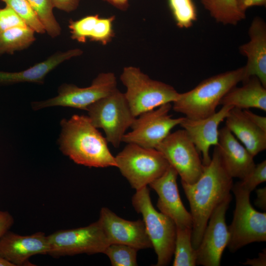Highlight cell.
Masks as SVG:
<instances>
[{"label":"cell","mask_w":266,"mask_h":266,"mask_svg":"<svg viewBox=\"0 0 266 266\" xmlns=\"http://www.w3.org/2000/svg\"><path fill=\"white\" fill-rule=\"evenodd\" d=\"M181 184L190 204L192 218V243L196 250L212 213L231 195L233 178L223 166L215 146L211 161L204 166L200 178L193 184L183 182Z\"/></svg>","instance_id":"1"},{"label":"cell","mask_w":266,"mask_h":266,"mask_svg":"<svg viewBox=\"0 0 266 266\" xmlns=\"http://www.w3.org/2000/svg\"><path fill=\"white\" fill-rule=\"evenodd\" d=\"M60 149L75 163L89 167H116L107 141L88 116L73 115L61 121Z\"/></svg>","instance_id":"2"},{"label":"cell","mask_w":266,"mask_h":266,"mask_svg":"<svg viewBox=\"0 0 266 266\" xmlns=\"http://www.w3.org/2000/svg\"><path fill=\"white\" fill-rule=\"evenodd\" d=\"M244 78V66L209 77L191 90L179 93L172 108L189 119L207 117L216 112L226 94Z\"/></svg>","instance_id":"3"},{"label":"cell","mask_w":266,"mask_h":266,"mask_svg":"<svg viewBox=\"0 0 266 266\" xmlns=\"http://www.w3.org/2000/svg\"><path fill=\"white\" fill-rule=\"evenodd\" d=\"M120 79L127 88L124 94L135 117L164 104L174 102L179 94L172 86L151 79L134 66L124 67Z\"/></svg>","instance_id":"4"},{"label":"cell","mask_w":266,"mask_h":266,"mask_svg":"<svg viewBox=\"0 0 266 266\" xmlns=\"http://www.w3.org/2000/svg\"><path fill=\"white\" fill-rule=\"evenodd\" d=\"M136 211L141 214L146 230L157 256L156 266H165L174 254L176 227L168 217L154 207L147 186L136 190L132 198Z\"/></svg>","instance_id":"5"},{"label":"cell","mask_w":266,"mask_h":266,"mask_svg":"<svg viewBox=\"0 0 266 266\" xmlns=\"http://www.w3.org/2000/svg\"><path fill=\"white\" fill-rule=\"evenodd\" d=\"M115 159L116 167L136 191L160 177L169 166L157 149L133 143H127Z\"/></svg>","instance_id":"6"},{"label":"cell","mask_w":266,"mask_h":266,"mask_svg":"<svg viewBox=\"0 0 266 266\" xmlns=\"http://www.w3.org/2000/svg\"><path fill=\"white\" fill-rule=\"evenodd\" d=\"M235 198L233 219L228 227L230 239L227 247L235 252L255 242L266 241V213L255 210L250 201V193L238 182L232 188Z\"/></svg>","instance_id":"7"},{"label":"cell","mask_w":266,"mask_h":266,"mask_svg":"<svg viewBox=\"0 0 266 266\" xmlns=\"http://www.w3.org/2000/svg\"><path fill=\"white\" fill-rule=\"evenodd\" d=\"M86 111L93 125L103 130L107 142L115 148L119 147L126 131L136 118L124 94L117 88L91 105Z\"/></svg>","instance_id":"8"},{"label":"cell","mask_w":266,"mask_h":266,"mask_svg":"<svg viewBox=\"0 0 266 266\" xmlns=\"http://www.w3.org/2000/svg\"><path fill=\"white\" fill-rule=\"evenodd\" d=\"M54 257L79 254L103 253L109 245L99 220L83 227L61 230L48 235Z\"/></svg>","instance_id":"9"},{"label":"cell","mask_w":266,"mask_h":266,"mask_svg":"<svg viewBox=\"0 0 266 266\" xmlns=\"http://www.w3.org/2000/svg\"><path fill=\"white\" fill-rule=\"evenodd\" d=\"M117 88L115 74L112 72H103L99 74L88 87L80 88L74 84L64 83L59 87L56 97L45 100L33 101L31 105L34 110L59 106L87 110L91 105Z\"/></svg>","instance_id":"10"},{"label":"cell","mask_w":266,"mask_h":266,"mask_svg":"<svg viewBox=\"0 0 266 266\" xmlns=\"http://www.w3.org/2000/svg\"><path fill=\"white\" fill-rule=\"evenodd\" d=\"M187 184L196 182L201 175L204 165L195 144L184 129L168 135L156 148Z\"/></svg>","instance_id":"11"},{"label":"cell","mask_w":266,"mask_h":266,"mask_svg":"<svg viewBox=\"0 0 266 266\" xmlns=\"http://www.w3.org/2000/svg\"><path fill=\"white\" fill-rule=\"evenodd\" d=\"M171 108V103H167L140 114L132 125V131L123 136L122 142L156 149L184 119L172 118L169 114Z\"/></svg>","instance_id":"12"},{"label":"cell","mask_w":266,"mask_h":266,"mask_svg":"<svg viewBox=\"0 0 266 266\" xmlns=\"http://www.w3.org/2000/svg\"><path fill=\"white\" fill-rule=\"evenodd\" d=\"M232 199L226 198L213 211L196 250L197 265L219 266L222 254L227 247L230 233L226 213Z\"/></svg>","instance_id":"13"},{"label":"cell","mask_w":266,"mask_h":266,"mask_svg":"<svg viewBox=\"0 0 266 266\" xmlns=\"http://www.w3.org/2000/svg\"><path fill=\"white\" fill-rule=\"evenodd\" d=\"M178 174L169 165L166 170L149 185L158 195L157 206L161 212L170 218L177 228L192 230L191 214L180 199L177 178Z\"/></svg>","instance_id":"14"},{"label":"cell","mask_w":266,"mask_h":266,"mask_svg":"<svg viewBox=\"0 0 266 266\" xmlns=\"http://www.w3.org/2000/svg\"><path fill=\"white\" fill-rule=\"evenodd\" d=\"M98 220L109 244H125L138 250L152 247L143 220H127L120 217L109 208L102 207Z\"/></svg>","instance_id":"15"},{"label":"cell","mask_w":266,"mask_h":266,"mask_svg":"<svg viewBox=\"0 0 266 266\" xmlns=\"http://www.w3.org/2000/svg\"><path fill=\"white\" fill-rule=\"evenodd\" d=\"M50 250L48 235L43 232L23 235L8 231L0 239V256L14 266H34L29 259L48 255Z\"/></svg>","instance_id":"16"},{"label":"cell","mask_w":266,"mask_h":266,"mask_svg":"<svg viewBox=\"0 0 266 266\" xmlns=\"http://www.w3.org/2000/svg\"><path fill=\"white\" fill-rule=\"evenodd\" d=\"M233 107L231 105H223L219 111L207 117L191 119L185 117L180 123V126L186 131L199 153L202 154L204 166L208 165L211 161L210 147L216 146L218 143L219 126Z\"/></svg>","instance_id":"17"},{"label":"cell","mask_w":266,"mask_h":266,"mask_svg":"<svg viewBox=\"0 0 266 266\" xmlns=\"http://www.w3.org/2000/svg\"><path fill=\"white\" fill-rule=\"evenodd\" d=\"M248 33L250 41L239 47L240 53L247 59L242 82L251 76H256L266 88V25L264 21L255 17Z\"/></svg>","instance_id":"18"},{"label":"cell","mask_w":266,"mask_h":266,"mask_svg":"<svg viewBox=\"0 0 266 266\" xmlns=\"http://www.w3.org/2000/svg\"><path fill=\"white\" fill-rule=\"evenodd\" d=\"M218 149L223 166L232 178L242 179L255 166L254 157L226 127L219 130Z\"/></svg>","instance_id":"19"},{"label":"cell","mask_w":266,"mask_h":266,"mask_svg":"<svg viewBox=\"0 0 266 266\" xmlns=\"http://www.w3.org/2000/svg\"><path fill=\"white\" fill-rule=\"evenodd\" d=\"M82 54V50L79 48L58 51L46 60L27 69L13 72L0 71V84L5 85L26 82L41 84L47 74L60 64Z\"/></svg>","instance_id":"20"},{"label":"cell","mask_w":266,"mask_h":266,"mask_svg":"<svg viewBox=\"0 0 266 266\" xmlns=\"http://www.w3.org/2000/svg\"><path fill=\"white\" fill-rule=\"evenodd\" d=\"M225 120V126L253 157L266 149V132L251 122L242 109L232 108Z\"/></svg>","instance_id":"21"},{"label":"cell","mask_w":266,"mask_h":266,"mask_svg":"<svg viewBox=\"0 0 266 266\" xmlns=\"http://www.w3.org/2000/svg\"><path fill=\"white\" fill-rule=\"evenodd\" d=\"M115 16L100 18L98 14L89 15L81 19L69 21L71 38L85 43L87 39L99 42L103 45L109 42L114 36L113 23Z\"/></svg>","instance_id":"22"},{"label":"cell","mask_w":266,"mask_h":266,"mask_svg":"<svg viewBox=\"0 0 266 266\" xmlns=\"http://www.w3.org/2000/svg\"><path fill=\"white\" fill-rule=\"evenodd\" d=\"M242 86L231 89L222 98L219 105H231L241 109L256 108L266 111V88L256 76L242 82Z\"/></svg>","instance_id":"23"},{"label":"cell","mask_w":266,"mask_h":266,"mask_svg":"<svg viewBox=\"0 0 266 266\" xmlns=\"http://www.w3.org/2000/svg\"><path fill=\"white\" fill-rule=\"evenodd\" d=\"M35 32L28 26L15 27L0 33V55L12 54L28 48L35 40Z\"/></svg>","instance_id":"24"},{"label":"cell","mask_w":266,"mask_h":266,"mask_svg":"<svg viewBox=\"0 0 266 266\" xmlns=\"http://www.w3.org/2000/svg\"><path fill=\"white\" fill-rule=\"evenodd\" d=\"M201 2L216 22L235 25L245 18L238 8L236 0H201Z\"/></svg>","instance_id":"25"},{"label":"cell","mask_w":266,"mask_h":266,"mask_svg":"<svg viewBox=\"0 0 266 266\" xmlns=\"http://www.w3.org/2000/svg\"><path fill=\"white\" fill-rule=\"evenodd\" d=\"M192 229L176 227L173 266L197 265L196 250L192 243Z\"/></svg>","instance_id":"26"},{"label":"cell","mask_w":266,"mask_h":266,"mask_svg":"<svg viewBox=\"0 0 266 266\" xmlns=\"http://www.w3.org/2000/svg\"><path fill=\"white\" fill-rule=\"evenodd\" d=\"M27 0L43 25L46 33L52 38L59 36L62 28L54 15L51 0Z\"/></svg>","instance_id":"27"},{"label":"cell","mask_w":266,"mask_h":266,"mask_svg":"<svg viewBox=\"0 0 266 266\" xmlns=\"http://www.w3.org/2000/svg\"><path fill=\"white\" fill-rule=\"evenodd\" d=\"M168 6L177 27L189 28L197 19V11L193 0H167Z\"/></svg>","instance_id":"28"},{"label":"cell","mask_w":266,"mask_h":266,"mask_svg":"<svg viewBox=\"0 0 266 266\" xmlns=\"http://www.w3.org/2000/svg\"><path fill=\"white\" fill-rule=\"evenodd\" d=\"M11 7L26 25L39 34L46 33L43 25L27 0H1Z\"/></svg>","instance_id":"29"},{"label":"cell","mask_w":266,"mask_h":266,"mask_svg":"<svg viewBox=\"0 0 266 266\" xmlns=\"http://www.w3.org/2000/svg\"><path fill=\"white\" fill-rule=\"evenodd\" d=\"M137 251L127 245L113 243L109 244L103 253L108 257L112 266H136Z\"/></svg>","instance_id":"30"},{"label":"cell","mask_w":266,"mask_h":266,"mask_svg":"<svg viewBox=\"0 0 266 266\" xmlns=\"http://www.w3.org/2000/svg\"><path fill=\"white\" fill-rule=\"evenodd\" d=\"M266 181V161L256 165L251 172L238 182L244 190L251 193L260 184Z\"/></svg>","instance_id":"31"},{"label":"cell","mask_w":266,"mask_h":266,"mask_svg":"<svg viewBox=\"0 0 266 266\" xmlns=\"http://www.w3.org/2000/svg\"><path fill=\"white\" fill-rule=\"evenodd\" d=\"M27 26L24 22L9 6L0 8V33L15 27Z\"/></svg>","instance_id":"32"},{"label":"cell","mask_w":266,"mask_h":266,"mask_svg":"<svg viewBox=\"0 0 266 266\" xmlns=\"http://www.w3.org/2000/svg\"><path fill=\"white\" fill-rule=\"evenodd\" d=\"M54 8L66 12H70L76 9L80 0H51Z\"/></svg>","instance_id":"33"},{"label":"cell","mask_w":266,"mask_h":266,"mask_svg":"<svg viewBox=\"0 0 266 266\" xmlns=\"http://www.w3.org/2000/svg\"><path fill=\"white\" fill-rule=\"evenodd\" d=\"M14 222V218L9 212L0 210V239L9 231Z\"/></svg>","instance_id":"34"},{"label":"cell","mask_w":266,"mask_h":266,"mask_svg":"<svg viewBox=\"0 0 266 266\" xmlns=\"http://www.w3.org/2000/svg\"><path fill=\"white\" fill-rule=\"evenodd\" d=\"M245 116L254 125L266 132V117L256 114L247 109H243Z\"/></svg>","instance_id":"35"},{"label":"cell","mask_w":266,"mask_h":266,"mask_svg":"<svg viewBox=\"0 0 266 266\" xmlns=\"http://www.w3.org/2000/svg\"><path fill=\"white\" fill-rule=\"evenodd\" d=\"M236 2L239 9L244 13L249 7L266 5V0H236Z\"/></svg>","instance_id":"36"},{"label":"cell","mask_w":266,"mask_h":266,"mask_svg":"<svg viewBox=\"0 0 266 266\" xmlns=\"http://www.w3.org/2000/svg\"><path fill=\"white\" fill-rule=\"evenodd\" d=\"M245 265H251L253 266H266V249L259 254L258 258L253 259H248L245 262L243 263Z\"/></svg>","instance_id":"37"},{"label":"cell","mask_w":266,"mask_h":266,"mask_svg":"<svg viewBox=\"0 0 266 266\" xmlns=\"http://www.w3.org/2000/svg\"><path fill=\"white\" fill-rule=\"evenodd\" d=\"M257 198L255 204L258 207L266 210V187L256 190Z\"/></svg>","instance_id":"38"},{"label":"cell","mask_w":266,"mask_h":266,"mask_svg":"<svg viewBox=\"0 0 266 266\" xmlns=\"http://www.w3.org/2000/svg\"><path fill=\"white\" fill-rule=\"evenodd\" d=\"M121 10H126L129 7L128 0H102Z\"/></svg>","instance_id":"39"},{"label":"cell","mask_w":266,"mask_h":266,"mask_svg":"<svg viewBox=\"0 0 266 266\" xmlns=\"http://www.w3.org/2000/svg\"><path fill=\"white\" fill-rule=\"evenodd\" d=\"M0 266H14L10 262L0 256Z\"/></svg>","instance_id":"40"}]
</instances>
